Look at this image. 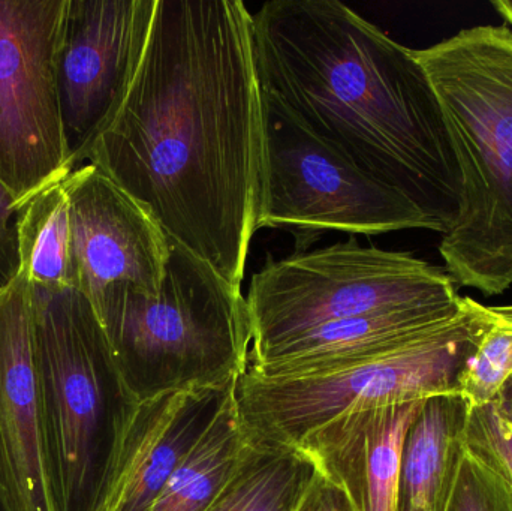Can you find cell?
I'll return each instance as SVG.
<instances>
[{
    "instance_id": "cell-1",
    "label": "cell",
    "mask_w": 512,
    "mask_h": 511,
    "mask_svg": "<svg viewBox=\"0 0 512 511\" xmlns=\"http://www.w3.org/2000/svg\"><path fill=\"white\" fill-rule=\"evenodd\" d=\"M138 201L170 242L242 287L256 233L261 87L240 0H156L125 98L71 156Z\"/></svg>"
},
{
    "instance_id": "cell-2",
    "label": "cell",
    "mask_w": 512,
    "mask_h": 511,
    "mask_svg": "<svg viewBox=\"0 0 512 511\" xmlns=\"http://www.w3.org/2000/svg\"><path fill=\"white\" fill-rule=\"evenodd\" d=\"M259 87L313 135L447 233L462 177L429 75L337 0H270L252 14Z\"/></svg>"
},
{
    "instance_id": "cell-3",
    "label": "cell",
    "mask_w": 512,
    "mask_h": 511,
    "mask_svg": "<svg viewBox=\"0 0 512 511\" xmlns=\"http://www.w3.org/2000/svg\"><path fill=\"white\" fill-rule=\"evenodd\" d=\"M415 57L438 96L462 177L439 252L454 284L499 296L512 285V30L475 26Z\"/></svg>"
},
{
    "instance_id": "cell-4",
    "label": "cell",
    "mask_w": 512,
    "mask_h": 511,
    "mask_svg": "<svg viewBox=\"0 0 512 511\" xmlns=\"http://www.w3.org/2000/svg\"><path fill=\"white\" fill-rule=\"evenodd\" d=\"M240 288L171 242L156 293L132 284L105 293L95 312L138 401L239 381L254 342Z\"/></svg>"
},
{
    "instance_id": "cell-5",
    "label": "cell",
    "mask_w": 512,
    "mask_h": 511,
    "mask_svg": "<svg viewBox=\"0 0 512 511\" xmlns=\"http://www.w3.org/2000/svg\"><path fill=\"white\" fill-rule=\"evenodd\" d=\"M32 290L45 444L59 511H95L138 401L77 290Z\"/></svg>"
},
{
    "instance_id": "cell-6",
    "label": "cell",
    "mask_w": 512,
    "mask_h": 511,
    "mask_svg": "<svg viewBox=\"0 0 512 511\" xmlns=\"http://www.w3.org/2000/svg\"><path fill=\"white\" fill-rule=\"evenodd\" d=\"M492 321L489 306L462 297L450 323L381 356L283 380L246 371L236 387L240 419L254 443L297 447L342 414L457 395V377Z\"/></svg>"
},
{
    "instance_id": "cell-7",
    "label": "cell",
    "mask_w": 512,
    "mask_h": 511,
    "mask_svg": "<svg viewBox=\"0 0 512 511\" xmlns=\"http://www.w3.org/2000/svg\"><path fill=\"white\" fill-rule=\"evenodd\" d=\"M459 299L453 279L439 267L354 239L268 258L246 297L254 327L249 356L322 324Z\"/></svg>"
},
{
    "instance_id": "cell-8",
    "label": "cell",
    "mask_w": 512,
    "mask_h": 511,
    "mask_svg": "<svg viewBox=\"0 0 512 511\" xmlns=\"http://www.w3.org/2000/svg\"><path fill=\"white\" fill-rule=\"evenodd\" d=\"M265 227L289 228L301 242L328 231L441 233L409 198L355 167L261 89L256 230Z\"/></svg>"
},
{
    "instance_id": "cell-9",
    "label": "cell",
    "mask_w": 512,
    "mask_h": 511,
    "mask_svg": "<svg viewBox=\"0 0 512 511\" xmlns=\"http://www.w3.org/2000/svg\"><path fill=\"white\" fill-rule=\"evenodd\" d=\"M71 0H0V180L15 207L71 173L60 54Z\"/></svg>"
},
{
    "instance_id": "cell-10",
    "label": "cell",
    "mask_w": 512,
    "mask_h": 511,
    "mask_svg": "<svg viewBox=\"0 0 512 511\" xmlns=\"http://www.w3.org/2000/svg\"><path fill=\"white\" fill-rule=\"evenodd\" d=\"M156 0H71L60 93L72 153L119 107L152 29Z\"/></svg>"
},
{
    "instance_id": "cell-11",
    "label": "cell",
    "mask_w": 512,
    "mask_h": 511,
    "mask_svg": "<svg viewBox=\"0 0 512 511\" xmlns=\"http://www.w3.org/2000/svg\"><path fill=\"white\" fill-rule=\"evenodd\" d=\"M75 290L98 309L113 285L161 288L171 242L146 209L92 164L66 176Z\"/></svg>"
},
{
    "instance_id": "cell-12",
    "label": "cell",
    "mask_w": 512,
    "mask_h": 511,
    "mask_svg": "<svg viewBox=\"0 0 512 511\" xmlns=\"http://www.w3.org/2000/svg\"><path fill=\"white\" fill-rule=\"evenodd\" d=\"M0 509L59 511L45 444L29 285L0 288Z\"/></svg>"
},
{
    "instance_id": "cell-13",
    "label": "cell",
    "mask_w": 512,
    "mask_h": 511,
    "mask_svg": "<svg viewBox=\"0 0 512 511\" xmlns=\"http://www.w3.org/2000/svg\"><path fill=\"white\" fill-rule=\"evenodd\" d=\"M236 383L165 393L138 404L95 511H149L212 425Z\"/></svg>"
},
{
    "instance_id": "cell-14",
    "label": "cell",
    "mask_w": 512,
    "mask_h": 511,
    "mask_svg": "<svg viewBox=\"0 0 512 511\" xmlns=\"http://www.w3.org/2000/svg\"><path fill=\"white\" fill-rule=\"evenodd\" d=\"M426 401L342 414L307 434L295 449L342 492L349 510L397 511L403 446Z\"/></svg>"
},
{
    "instance_id": "cell-15",
    "label": "cell",
    "mask_w": 512,
    "mask_h": 511,
    "mask_svg": "<svg viewBox=\"0 0 512 511\" xmlns=\"http://www.w3.org/2000/svg\"><path fill=\"white\" fill-rule=\"evenodd\" d=\"M462 308L454 303L361 315L286 339L256 356L248 372L268 380L306 377L345 368L411 344L450 323Z\"/></svg>"
},
{
    "instance_id": "cell-16",
    "label": "cell",
    "mask_w": 512,
    "mask_h": 511,
    "mask_svg": "<svg viewBox=\"0 0 512 511\" xmlns=\"http://www.w3.org/2000/svg\"><path fill=\"white\" fill-rule=\"evenodd\" d=\"M469 408L457 395L424 402L403 446L397 511H450Z\"/></svg>"
},
{
    "instance_id": "cell-17",
    "label": "cell",
    "mask_w": 512,
    "mask_h": 511,
    "mask_svg": "<svg viewBox=\"0 0 512 511\" xmlns=\"http://www.w3.org/2000/svg\"><path fill=\"white\" fill-rule=\"evenodd\" d=\"M65 180L45 186L15 213V275L33 290H75L74 240Z\"/></svg>"
},
{
    "instance_id": "cell-18",
    "label": "cell",
    "mask_w": 512,
    "mask_h": 511,
    "mask_svg": "<svg viewBox=\"0 0 512 511\" xmlns=\"http://www.w3.org/2000/svg\"><path fill=\"white\" fill-rule=\"evenodd\" d=\"M251 444L234 390L149 511H206L230 482Z\"/></svg>"
},
{
    "instance_id": "cell-19",
    "label": "cell",
    "mask_w": 512,
    "mask_h": 511,
    "mask_svg": "<svg viewBox=\"0 0 512 511\" xmlns=\"http://www.w3.org/2000/svg\"><path fill=\"white\" fill-rule=\"evenodd\" d=\"M316 473L315 464L300 449L252 441L236 473L206 511H297Z\"/></svg>"
},
{
    "instance_id": "cell-20",
    "label": "cell",
    "mask_w": 512,
    "mask_h": 511,
    "mask_svg": "<svg viewBox=\"0 0 512 511\" xmlns=\"http://www.w3.org/2000/svg\"><path fill=\"white\" fill-rule=\"evenodd\" d=\"M492 312V324L457 377V396L469 411L498 401L512 378V321Z\"/></svg>"
},
{
    "instance_id": "cell-21",
    "label": "cell",
    "mask_w": 512,
    "mask_h": 511,
    "mask_svg": "<svg viewBox=\"0 0 512 511\" xmlns=\"http://www.w3.org/2000/svg\"><path fill=\"white\" fill-rule=\"evenodd\" d=\"M463 444L512 498V423L498 401L469 411Z\"/></svg>"
},
{
    "instance_id": "cell-22",
    "label": "cell",
    "mask_w": 512,
    "mask_h": 511,
    "mask_svg": "<svg viewBox=\"0 0 512 511\" xmlns=\"http://www.w3.org/2000/svg\"><path fill=\"white\" fill-rule=\"evenodd\" d=\"M450 511H512L510 494L466 449Z\"/></svg>"
},
{
    "instance_id": "cell-23",
    "label": "cell",
    "mask_w": 512,
    "mask_h": 511,
    "mask_svg": "<svg viewBox=\"0 0 512 511\" xmlns=\"http://www.w3.org/2000/svg\"><path fill=\"white\" fill-rule=\"evenodd\" d=\"M297 511H351L339 489L316 473Z\"/></svg>"
},
{
    "instance_id": "cell-24",
    "label": "cell",
    "mask_w": 512,
    "mask_h": 511,
    "mask_svg": "<svg viewBox=\"0 0 512 511\" xmlns=\"http://www.w3.org/2000/svg\"><path fill=\"white\" fill-rule=\"evenodd\" d=\"M17 269V239L0 236V288L14 278Z\"/></svg>"
},
{
    "instance_id": "cell-25",
    "label": "cell",
    "mask_w": 512,
    "mask_h": 511,
    "mask_svg": "<svg viewBox=\"0 0 512 511\" xmlns=\"http://www.w3.org/2000/svg\"><path fill=\"white\" fill-rule=\"evenodd\" d=\"M15 198L0 180V236L15 237Z\"/></svg>"
},
{
    "instance_id": "cell-26",
    "label": "cell",
    "mask_w": 512,
    "mask_h": 511,
    "mask_svg": "<svg viewBox=\"0 0 512 511\" xmlns=\"http://www.w3.org/2000/svg\"><path fill=\"white\" fill-rule=\"evenodd\" d=\"M499 407L504 411L505 416L510 419L512 423V378L508 381L507 386L502 390L501 396L498 399Z\"/></svg>"
},
{
    "instance_id": "cell-27",
    "label": "cell",
    "mask_w": 512,
    "mask_h": 511,
    "mask_svg": "<svg viewBox=\"0 0 512 511\" xmlns=\"http://www.w3.org/2000/svg\"><path fill=\"white\" fill-rule=\"evenodd\" d=\"M492 5L498 14L512 26V0H496Z\"/></svg>"
},
{
    "instance_id": "cell-28",
    "label": "cell",
    "mask_w": 512,
    "mask_h": 511,
    "mask_svg": "<svg viewBox=\"0 0 512 511\" xmlns=\"http://www.w3.org/2000/svg\"><path fill=\"white\" fill-rule=\"evenodd\" d=\"M493 311H495L499 317L512 321V306H493Z\"/></svg>"
},
{
    "instance_id": "cell-29",
    "label": "cell",
    "mask_w": 512,
    "mask_h": 511,
    "mask_svg": "<svg viewBox=\"0 0 512 511\" xmlns=\"http://www.w3.org/2000/svg\"><path fill=\"white\" fill-rule=\"evenodd\" d=\"M0 511H2V509H0Z\"/></svg>"
}]
</instances>
